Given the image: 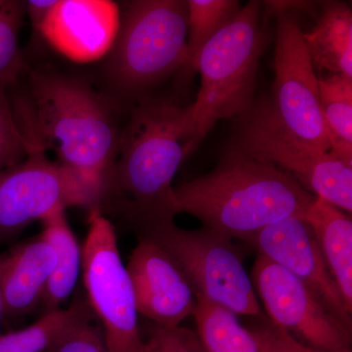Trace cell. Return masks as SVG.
Returning a JSON list of instances; mask_svg holds the SVG:
<instances>
[{
	"mask_svg": "<svg viewBox=\"0 0 352 352\" xmlns=\"http://www.w3.org/2000/svg\"><path fill=\"white\" fill-rule=\"evenodd\" d=\"M188 8L184 0H135L120 12L117 38L109 52V78L136 99L186 67Z\"/></svg>",
	"mask_w": 352,
	"mask_h": 352,
	"instance_id": "obj_5",
	"label": "cell"
},
{
	"mask_svg": "<svg viewBox=\"0 0 352 352\" xmlns=\"http://www.w3.org/2000/svg\"><path fill=\"white\" fill-rule=\"evenodd\" d=\"M305 352H332V351H320V349H311V347L307 346H305Z\"/></svg>",
	"mask_w": 352,
	"mask_h": 352,
	"instance_id": "obj_30",
	"label": "cell"
},
{
	"mask_svg": "<svg viewBox=\"0 0 352 352\" xmlns=\"http://www.w3.org/2000/svg\"><path fill=\"white\" fill-rule=\"evenodd\" d=\"M150 339L156 342L161 352H207L198 333L182 326L173 329L155 326Z\"/></svg>",
	"mask_w": 352,
	"mask_h": 352,
	"instance_id": "obj_26",
	"label": "cell"
},
{
	"mask_svg": "<svg viewBox=\"0 0 352 352\" xmlns=\"http://www.w3.org/2000/svg\"><path fill=\"white\" fill-rule=\"evenodd\" d=\"M25 2L0 0V91L17 80L23 69L19 47Z\"/></svg>",
	"mask_w": 352,
	"mask_h": 352,
	"instance_id": "obj_23",
	"label": "cell"
},
{
	"mask_svg": "<svg viewBox=\"0 0 352 352\" xmlns=\"http://www.w3.org/2000/svg\"><path fill=\"white\" fill-rule=\"evenodd\" d=\"M120 25V7L111 0H57L38 32L71 61L90 63L109 54Z\"/></svg>",
	"mask_w": 352,
	"mask_h": 352,
	"instance_id": "obj_14",
	"label": "cell"
},
{
	"mask_svg": "<svg viewBox=\"0 0 352 352\" xmlns=\"http://www.w3.org/2000/svg\"><path fill=\"white\" fill-rule=\"evenodd\" d=\"M263 3L249 2L201 50L192 69L201 87L191 104L199 145L221 120L239 117L254 100L256 76L265 46Z\"/></svg>",
	"mask_w": 352,
	"mask_h": 352,
	"instance_id": "obj_4",
	"label": "cell"
},
{
	"mask_svg": "<svg viewBox=\"0 0 352 352\" xmlns=\"http://www.w3.org/2000/svg\"><path fill=\"white\" fill-rule=\"evenodd\" d=\"M197 333L207 352H265L258 336L226 308L198 300Z\"/></svg>",
	"mask_w": 352,
	"mask_h": 352,
	"instance_id": "obj_19",
	"label": "cell"
},
{
	"mask_svg": "<svg viewBox=\"0 0 352 352\" xmlns=\"http://www.w3.org/2000/svg\"><path fill=\"white\" fill-rule=\"evenodd\" d=\"M188 32H187L186 67L192 69L204 46L221 31L241 9L236 0H187Z\"/></svg>",
	"mask_w": 352,
	"mask_h": 352,
	"instance_id": "obj_21",
	"label": "cell"
},
{
	"mask_svg": "<svg viewBox=\"0 0 352 352\" xmlns=\"http://www.w3.org/2000/svg\"><path fill=\"white\" fill-rule=\"evenodd\" d=\"M138 237L149 238L175 259L197 298L234 314L258 316L261 307L252 278L232 239L210 229L187 230L173 221L135 227Z\"/></svg>",
	"mask_w": 352,
	"mask_h": 352,
	"instance_id": "obj_7",
	"label": "cell"
},
{
	"mask_svg": "<svg viewBox=\"0 0 352 352\" xmlns=\"http://www.w3.org/2000/svg\"><path fill=\"white\" fill-rule=\"evenodd\" d=\"M87 307L78 300L67 309L43 314L28 327L0 335V352H43Z\"/></svg>",
	"mask_w": 352,
	"mask_h": 352,
	"instance_id": "obj_22",
	"label": "cell"
},
{
	"mask_svg": "<svg viewBox=\"0 0 352 352\" xmlns=\"http://www.w3.org/2000/svg\"><path fill=\"white\" fill-rule=\"evenodd\" d=\"M43 352H108L103 333L92 322L87 307Z\"/></svg>",
	"mask_w": 352,
	"mask_h": 352,
	"instance_id": "obj_24",
	"label": "cell"
},
{
	"mask_svg": "<svg viewBox=\"0 0 352 352\" xmlns=\"http://www.w3.org/2000/svg\"><path fill=\"white\" fill-rule=\"evenodd\" d=\"M126 270L138 314L168 329L179 327L194 316L198 307L195 292L175 259L154 241L138 237Z\"/></svg>",
	"mask_w": 352,
	"mask_h": 352,
	"instance_id": "obj_13",
	"label": "cell"
},
{
	"mask_svg": "<svg viewBox=\"0 0 352 352\" xmlns=\"http://www.w3.org/2000/svg\"><path fill=\"white\" fill-rule=\"evenodd\" d=\"M30 85L31 101L21 113L27 138L107 188L120 138L107 102L78 78L54 72H32Z\"/></svg>",
	"mask_w": 352,
	"mask_h": 352,
	"instance_id": "obj_3",
	"label": "cell"
},
{
	"mask_svg": "<svg viewBox=\"0 0 352 352\" xmlns=\"http://www.w3.org/2000/svg\"><path fill=\"white\" fill-rule=\"evenodd\" d=\"M305 47L315 71L352 78V12L344 2L322 6L316 24L303 32Z\"/></svg>",
	"mask_w": 352,
	"mask_h": 352,
	"instance_id": "obj_17",
	"label": "cell"
},
{
	"mask_svg": "<svg viewBox=\"0 0 352 352\" xmlns=\"http://www.w3.org/2000/svg\"><path fill=\"white\" fill-rule=\"evenodd\" d=\"M250 243L264 256L302 282L324 307L352 330V312L331 274L311 227L291 217L265 227Z\"/></svg>",
	"mask_w": 352,
	"mask_h": 352,
	"instance_id": "obj_12",
	"label": "cell"
},
{
	"mask_svg": "<svg viewBox=\"0 0 352 352\" xmlns=\"http://www.w3.org/2000/svg\"><path fill=\"white\" fill-rule=\"evenodd\" d=\"M191 106L143 99L120 132L113 184L134 226L173 221V180L198 147Z\"/></svg>",
	"mask_w": 352,
	"mask_h": 352,
	"instance_id": "obj_2",
	"label": "cell"
},
{
	"mask_svg": "<svg viewBox=\"0 0 352 352\" xmlns=\"http://www.w3.org/2000/svg\"><path fill=\"white\" fill-rule=\"evenodd\" d=\"M314 199L283 171L228 146L214 170L173 189L175 214L247 242L271 224L302 217Z\"/></svg>",
	"mask_w": 352,
	"mask_h": 352,
	"instance_id": "obj_1",
	"label": "cell"
},
{
	"mask_svg": "<svg viewBox=\"0 0 352 352\" xmlns=\"http://www.w3.org/2000/svg\"><path fill=\"white\" fill-rule=\"evenodd\" d=\"M141 352H161L159 347H157L156 342L152 339L148 340V342H144V346L142 347Z\"/></svg>",
	"mask_w": 352,
	"mask_h": 352,
	"instance_id": "obj_29",
	"label": "cell"
},
{
	"mask_svg": "<svg viewBox=\"0 0 352 352\" xmlns=\"http://www.w3.org/2000/svg\"><path fill=\"white\" fill-rule=\"evenodd\" d=\"M32 145L11 110L6 92L0 91V173L24 161Z\"/></svg>",
	"mask_w": 352,
	"mask_h": 352,
	"instance_id": "obj_25",
	"label": "cell"
},
{
	"mask_svg": "<svg viewBox=\"0 0 352 352\" xmlns=\"http://www.w3.org/2000/svg\"><path fill=\"white\" fill-rule=\"evenodd\" d=\"M0 318H1V300H0Z\"/></svg>",
	"mask_w": 352,
	"mask_h": 352,
	"instance_id": "obj_31",
	"label": "cell"
},
{
	"mask_svg": "<svg viewBox=\"0 0 352 352\" xmlns=\"http://www.w3.org/2000/svg\"><path fill=\"white\" fill-rule=\"evenodd\" d=\"M302 219L311 227L331 274L352 312L351 215L315 197Z\"/></svg>",
	"mask_w": 352,
	"mask_h": 352,
	"instance_id": "obj_16",
	"label": "cell"
},
{
	"mask_svg": "<svg viewBox=\"0 0 352 352\" xmlns=\"http://www.w3.org/2000/svg\"><path fill=\"white\" fill-rule=\"evenodd\" d=\"M56 259L54 248L41 235L0 254L1 317L19 318L41 305Z\"/></svg>",
	"mask_w": 352,
	"mask_h": 352,
	"instance_id": "obj_15",
	"label": "cell"
},
{
	"mask_svg": "<svg viewBox=\"0 0 352 352\" xmlns=\"http://www.w3.org/2000/svg\"><path fill=\"white\" fill-rule=\"evenodd\" d=\"M32 143L24 161L0 173V243L57 210L96 208L106 192L78 171L50 162L45 150Z\"/></svg>",
	"mask_w": 352,
	"mask_h": 352,
	"instance_id": "obj_9",
	"label": "cell"
},
{
	"mask_svg": "<svg viewBox=\"0 0 352 352\" xmlns=\"http://www.w3.org/2000/svg\"><path fill=\"white\" fill-rule=\"evenodd\" d=\"M57 0H30L25 2V13L29 15L32 27L39 32Z\"/></svg>",
	"mask_w": 352,
	"mask_h": 352,
	"instance_id": "obj_28",
	"label": "cell"
},
{
	"mask_svg": "<svg viewBox=\"0 0 352 352\" xmlns=\"http://www.w3.org/2000/svg\"><path fill=\"white\" fill-rule=\"evenodd\" d=\"M319 100L333 154L352 166V78L340 75L320 78Z\"/></svg>",
	"mask_w": 352,
	"mask_h": 352,
	"instance_id": "obj_20",
	"label": "cell"
},
{
	"mask_svg": "<svg viewBox=\"0 0 352 352\" xmlns=\"http://www.w3.org/2000/svg\"><path fill=\"white\" fill-rule=\"evenodd\" d=\"M82 247V271L90 309L103 326L108 352H141L135 296L120 256L115 227L92 208Z\"/></svg>",
	"mask_w": 352,
	"mask_h": 352,
	"instance_id": "obj_10",
	"label": "cell"
},
{
	"mask_svg": "<svg viewBox=\"0 0 352 352\" xmlns=\"http://www.w3.org/2000/svg\"><path fill=\"white\" fill-rule=\"evenodd\" d=\"M226 146L275 166L312 195L351 215L352 166L332 153L316 151L296 140L280 124L268 98L254 99L232 120L230 142Z\"/></svg>",
	"mask_w": 352,
	"mask_h": 352,
	"instance_id": "obj_6",
	"label": "cell"
},
{
	"mask_svg": "<svg viewBox=\"0 0 352 352\" xmlns=\"http://www.w3.org/2000/svg\"><path fill=\"white\" fill-rule=\"evenodd\" d=\"M41 236L56 252V265L48 280L41 305L44 314L60 309V305L73 293L82 263V250L72 231L65 210H57L41 220Z\"/></svg>",
	"mask_w": 352,
	"mask_h": 352,
	"instance_id": "obj_18",
	"label": "cell"
},
{
	"mask_svg": "<svg viewBox=\"0 0 352 352\" xmlns=\"http://www.w3.org/2000/svg\"><path fill=\"white\" fill-rule=\"evenodd\" d=\"M254 332L258 336L265 352H305L307 346L273 324Z\"/></svg>",
	"mask_w": 352,
	"mask_h": 352,
	"instance_id": "obj_27",
	"label": "cell"
},
{
	"mask_svg": "<svg viewBox=\"0 0 352 352\" xmlns=\"http://www.w3.org/2000/svg\"><path fill=\"white\" fill-rule=\"evenodd\" d=\"M252 281L275 327L320 351L351 352V331L292 273L258 254Z\"/></svg>",
	"mask_w": 352,
	"mask_h": 352,
	"instance_id": "obj_11",
	"label": "cell"
},
{
	"mask_svg": "<svg viewBox=\"0 0 352 352\" xmlns=\"http://www.w3.org/2000/svg\"><path fill=\"white\" fill-rule=\"evenodd\" d=\"M277 17L275 78L271 109L284 129L302 144L332 153L322 118L319 80L305 47L303 32L295 13L302 2H267ZM333 154V153H332Z\"/></svg>",
	"mask_w": 352,
	"mask_h": 352,
	"instance_id": "obj_8",
	"label": "cell"
}]
</instances>
